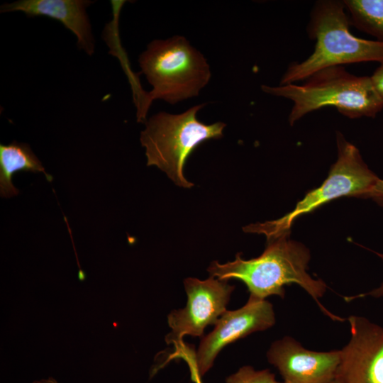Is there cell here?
<instances>
[{
	"mask_svg": "<svg viewBox=\"0 0 383 383\" xmlns=\"http://www.w3.org/2000/svg\"><path fill=\"white\" fill-rule=\"evenodd\" d=\"M226 383H283L277 381L268 370H256L251 366H243L226 378Z\"/></svg>",
	"mask_w": 383,
	"mask_h": 383,
	"instance_id": "obj_14",
	"label": "cell"
},
{
	"mask_svg": "<svg viewBox=\"0 0 383 383\" xmlns=\"http://www.w3.org/2000/svg\"><path fill=\"white\" fill-rule=\"evenodd\" d=\"M327 383H341L340 382H339L338 379H336L335 378Z\"/></svg>",
	"mask_w": 383,
	"mask_h": 383,
	"instance_id": "obj_19",
	"label": "cell"
},
{
	"mask_svg": "<svg viewBox=\"0 0 383 383\" xmlns=\"http://www.w3.org/2000/svg\"><path fill=\"white\" fill-rule=\"evenodd\" d=\"M138 62L152 87L147 94L145 116L152 100L174 105L198 96L211 76L204 56L181 35L150 42Z\"/></svg>",
	"mask_w": 383,
	"mask_h": 383,
	"instance_id": "obj_4",
	"label": "cell"
},
{
	"mask_svg": "<svg viewBox=\"0 0 383 383\" xmlns=\"http://www.w3.org/2000/svg\"><path fill=\"white\" fill-rule=\"evenodd\" d=\"M275 321L272 304L250 294L241 308L226 310L212 331L203 336L196 353L189 357L194 379H199L211 368L224 347L252 333L267 330Z\"/></svg>",
	"mask_w": 383,
	"mask_h": 383,
	"instance_id": "obj_7",
	"label": "cell"
},
{
	"mask_svg": "<svg viewBox=\"0 0 383 383\" xmlns=\"http://www.w3.org/2000/svg\"><path fill=\"white\" fill-rule=\"evenodd\" d=\"M367 199H372L378 205L383 207V179H379L377 180Z\"/></svg>",
	"mask_w": 383,
	"mask_h": 383,
	"instance_id": "obj_15",
	"label": "cell"
},
{
	"mask_svg": "<svg viewBox=\"0 0 383 383\" xmlns=\"http://www.w3.org/2000/svg\"><path fill=\"white\" fill-rule=\"evenodd\" d=\"M370 77L376 89L383 99V63L380 64Z\"/></svg>",
	"mask_w": 383,
	"mask_h": 383,
	"instance_id": "obj_16",
	"label": "cell"
},
{
	"mask_svg": "<svg viewBox=\"0 0 383 383\" xmlns=\"http://www.w3.org/2000/svg\"><path fill=\"white\" fill-rule=\"evenodd\" d=\"M92 3L87 0H19L1 5L0 11H21L30 17L53 18L75 35L79 49L91 55L95 43L86 9Z\"/></svg>",
	"mask_w": 383,
	"mask_h": 383,
	"instance_id": "obj_11",
	"label": "cell"
},
{
	"mask_svg": "<svg viewBox=\"0 0 383 383\" xmlns=\"http://www.w3.org/2000/svg\"><path fill=\"white\" fill-rule=\"evenodd\" d=\"M304 81L301 84L261 86L264 92L292 101L288 118L291 126L309 113L326 106L335 107L350 118H374L383 109V99L371 77L354 75L344 66L321 70Z\"/></svg>",
	"mask_w": 383,
	"mask_h": 383,
	"instance_id": "obj_3",
	"label": "cell"
},
{
	"mask_svg": "<svg viewBox=\"0 0 383 383\" xmlns=\"http://www.w3.org/2000/svg\"><path fill=\"white\" fill-rule=\"evenodd\" d=\"M228 282L213 277L205 280L194 277L184 280L187 304L172 311L167 316L171 328L165 338L167 344L180 345L185 335L202 337L208 326L216 324L226 311L235 289Z\"/></svg>",
	"mask_w": 383,
	"mask_h": 383,
	"instance_id": "obj_8",
	"label": "cell"
},
{
	"mask_svg": "<svg viewBox=\"0 0 383 383\" xmlns=\"http://www.w3.org/2000/svg\"><path fill=\"white\" fill-rule=\"evenodd\" d=\"M351 25L383 40V0H344Z\"/></svg>",
	"mask_w": 383,
	"mask_h": 383,
	"instance_id": "obj_13",
	"label": "cell"
},
{
	"mask_svg": "<svg viewBox=\"0 0 383 383\" xmlns=\"http://www.w3.org/2000/svg\"><path fill=\"white\" fill-rule=\"evenodd\" d=\"M368 294L374 297L383 296V283L380 285L379 287L373 289L370 292H369Z\"/></svg>",
	"mask_w": 383,
	"mask_h": 383,
	"instance_id": "obj_17",
	"label": "cell"
},
{
	"mask_svg": "<svg viewBox=\"0 0 383 383\" xmlns=\"http://www.w3.org/2000/svg\"><path fill=\"white\" fill-rule=\"evenodd\" d=\"M283 383H327L335 378L340 351L308 350L290 336L274 341L267 352Z\"/></svg>",
	"mask_w": 383,
	"mask_h": 383,
	"instance_id": "obj_10",
	"label": "cell"
},
{
	"mask_svg": "<svg viewBox=\"0 0 383 383\" xmlns=\"http://www.w3.org/2000/svg\"><path fill=\"white\" fill-rule=\"evenodd\" d=\"M289 233L267 240L266 248L257 257L244 260L237 253L233 261L225 264L213 261L207 271L210 277L221 280L239 279L250 295L264 299L273 295L284 298V286L296 284L330 315L318 301L326 291V283L307 272L310 251L301 243L291 240Z\"/></svg>",
	"mask_w": 383,
	"mask_h": 383,
	"instance_id": "obj_1",
	"label": "cell"
},
{
	"mask_svg": "<svg viewBox=\"0 0 383 383\" xmlns=\"http://www.w3.org/2000/svg\"><path fill=\"white\" fill-rule=\"evenodd\" d=\"M343 1L321 0L312 9L307 32L316 40L313 53L301 62H293L279 85L304 81L315 72L330 67L377 62L383 63V40L355 36Z\"/></svg>",
	"mask_w": 383,
	"mask_h": 383,
	"instance_id": "obj_2",
	"label": "cell"
},
{
	"mask_svg": "<svg viewBox=\"0 0 383 383\" xmlns=\"http://www.w3.org/2000/svg\"><path fill=\"white\" fill-rule=\"evenodd\" d=\"M338 158L319 187L307 192L294 209L280 218L243 227L247 233L264 234L271 240L286 233L295 220L321 206L343 196L367 199L379 179L362 160L357 148L338 133Z\"/></svg>",
	"mask_w": 383,
	"mask_h": 383,
	"instance_id": "obj_6",
	"label": "cell"
},
{
	"mask_svg": "<svg viewBox=\"0 0 383 383\" xmlns=\"http://www.w3.org/2000/svg\"><path fill=\"white\" fill-rule=\"evenodd\" d=\"M348 321L350 337L340 350L335 379L341 383H383V326L360 316Z\"/></svg>",
	"mask_w": 383,
	"mask_h": 383,
	"instance_id": "obj_9",
	"label": "cell"
},
{
	"mask_svg": "<svg viewBox=\"0 0 383 383\" xmlns=\"http://www.w3.org/2000/svg\"><path fill=\"white\" fill-rule=\"evenodd\" d=\"M33 383H58L55 379L53 378H48V379H43L39 381H35Z\"/></svg>",
	"mask_w": 383,
	"mask_h": 383,
	"instance_id": "obj_18",
	"label": "cell"
},
{
	"mask_svg": "<svg viewBox=\"0 0 383 383\" xmlns=\"http://www.w3.org/2000/svg\"><path fill=\"white\" fill-rule=\"evenodd\" d=\"M199 379H196V382L197 383H201V382L199 381Z\"/></svg>",
	"mask_w": 383,
	"mask_h": 383,
	"instance_id": "obj_20",
	"label": "cell"
},
{
	"mask_svg": "<svg viewBox=\"0 0 383 383\" xmlns=\"http://www.w3.org/2000/svg\"><path fill=\"white\" fill-rule=\"evenodd\" d=\"M19 171L43 172L48 182L52 177L48 174L30 145L13 140L9 145H0V195L10 198L19 194L12 183L13 174Z\"/></svg>",
	"mask_w": 383,
	"mask_h": 383,
	"instance_id": "obj_12",
	"label": "cell"
},
{
	"mask_svg": "<svg viewBox=\"0 0 383 383\" xmlns=\"http://www.w3.org/2000/svg\"><path fill=\"white\" fill-rule=\"evenodd\" d=\"M205 104L179 114L160 111L145 121L140 141L145 148L147 165L165 172L177 186L190 188L194 184L184 175V167L192 152L202 143L223 137L226 123L205 124L197 119Z\"/></svg>",
	"mask_w": 383,
	"mask_h": 383,
	"instance_id": "obj_5",
	"label": "cell"
}]
</instances>
